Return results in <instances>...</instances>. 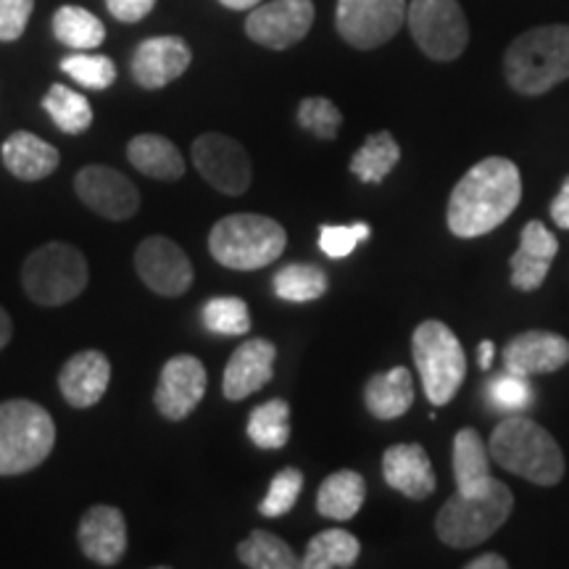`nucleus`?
<instances>
[{"instance_id":"24","label":"nucleus","mask_w":569,"mask_h":569,"mask_svg":"<svg viewBox=\"0 0 569 569\" xmlns=\"http://www.w3.org/2000/svg\"><path fill=\"white\" fill-rule=\"evenodd\" d=\"M365 403L369 415L377 419L403 417L415 403V377L407 367H393L388 372L369 377Z\"/></svg>"},{"instance_id":"27","label":"nucleus","mask_w":569,"mask_h":569,"mask_svg":"<svg viewBox=\"0 0 569 569\" xmlns=\"http://www.w3.org/2000/svg\"><path fill=\"white\" fill-rule=\"evenodd\" d=\"M453 480L457 490H472L490 478V451L478 430L465 427L453 438Z\"/></svg>"},{"instance_id":"25","label":"nucleus","mask_w":569,"mask_h":569,"mask_svg":"<svg viewBox=\"0 0 569 569\" xmlns=\"http://www.w3.org/2000/svg\"><path fill=\"white\" fill-rule=\"evenodd\" d=\"M127 159L140 174L153 177V180H167L174 182L184 174V159L177 151L172 140H167L163 134H138L127 146Z\"/></svg>"},{"instance_id":"34","label":"nucleus","mask_w":569,"mask_h":569,"mask_svg":"<svg viewBox=\"0 0 569 569\" xmlns=\"http://www.w3.org/2000/svg\"><path fill=\"white\" fill-rule=\"evenodd\" d=\"M272 284L280 301L309 303L327 293V274L315 264H288L274 274Z\"/></svg>"},{"instance_id":"13","label":"nucleus","mask_w":569,"mask_h":569,"mask_svg":"<svg viewBox=\"0 0 569 569\" xmlns=\"http://www.w3.org/2000/svg\"><path fill=\"white\" fill-rule=\"evenodd\" d=\"M134 269L146 288L163 298L188 293V288L193 284V264H190L188 253L163 234H151L142 240L134 251Z\"/></svg>"},{"instance_id":"42","label":"nucleus","mask_w":569,"mask_h":569,"mask_svg":"<svg viewBox=\"0 0 569 569\" xmlns=\"http://www.w3.org/2000/svg\"><path fill=\"white\" fill-rule=\"evenodd\" d=\"M111 17L124 21V24H134V21L146 19L153 11L156 0H106Z\"/></svg>"},{"instance_id":"44","label":"nucleus","mask_w":569,"mask_h":569,"mask_svg":"<svg viewBox=\"0 0 569 569\" xmlns=\"http://www.w3.org/2000/svg\"><path fill=\"white\" fill-rule=\"evenodd\" d=\"M467 569H509V561L498 553H482V557L469 561Z\"/></svg>"},{"instance_id":"21","label":"nucleus","mask_w":569,"mask_h":569,"mask_svg":"<svg viewBox=\"0 0 569 569\" xmlns=\"http://www.w3.org/2000/svg\"><path fill=\"white\" fill-rule=\"evenodd\" d=\"M84 557L101 567H113L127 551V522L117 507H92L84 511L77 530Z\"/></svg>"},{"instance_id":"10","label":"nucleus","mask_w":569,"mask_h":569,"mask_svg":"<svg viewBox=\"0 0 569 569\" xmlns=\"http://www.w3.org/2000/svg\"><path fill=\"white\" fill-rule=\"evenodd\" d=\"M407 21V0H338L336 27L359 51L386 46Z\"/></svg>"},{"instance_id":"36","label":"nucleus","mask_w":569,"mask_h":569,"mask_svg":"<svg viewBox=\"0 0 569 569\" xmlns=\"http://www.w3.org/2000/svg\"><path fill=\"white\" fill-rule=\"evenodd\" d=\"M486 398L496 411H503V415H519V411L532 407V398H536V393H532L530 377L503 372L488 382Z\"/></svg>"},{"instance_id":"32","label":"nucleus","mask_w":569,"mask_h":569,"mask_svg":"<svg viewBox=\"0 0 569 569\" xmlns=\"http://www.w3.org/2000/svg\"><path fill=\"white\" fill-rule=\"evenodd\" d=\"M238 559L251 569H296L301 559L280 536L267 530H253L243 543L238 546Z\"/></svg>"},{"instance_id":"40","label":"nucleus","mask_w":569,"mask_h":569,"mask_svg":"<svg viewBox=\"0 0 569 569\" xmlns=\"http://www.w3.org/2000/svg\"><path fill=\"white\" fill-rule=\"evenodd\" d=\"M372 234L367 222H353V224H325L319 230V248L330 259H346L356 251V246L365 243Z\"/></svg>"},{"instance_id":"30","label":"nucleus","mask_w":569,"mask_h":569,"mask_svg":"<svg viewBox=\"0 0 569 569\" xmlns=\"http://www.w3.org/2000/svg\"><path fill=\"white\" fill-rule=\"evenodd\" d=\"M401 161V146L390 132L369 134L365 146L353 153L351 172L361 182H382Z\"/></svg>"},{"instance_id":"23","label":"nucleus","mask_w":569,"mask_h":569,"mask_svg":"<svg viewBox=\"0 0 569 569\" xmlns=\"http://www.w3.org/2000/svg\"><path fill=\"white\" fill-rule=\"evenodd\" d=\"M3 163L6 169L17 177V180H24V182H38V180H46L48 174L56 172V167H59L61 156L51 142H46L38 134L27 132V130H19L6 138L3 142Z\"/></svg>"},{"instance_id":"22","label":"nucleus","mask_w":569,"mask_h":569,"mask_svg":"<svg viewBox=\"0 0 569 569\" xmlns=\"http://www.w3.org/2000/svg\"><path fill=\"white\" fill-rule=\"evenodd\" d=\"M382 478L390 488L415 501L432 496L438 486L432 461L419 443L390 446L382 457Z\"/></svg>"},{"instance_id":"5","label":"nucleus","mask_w":569,"mask_h":569,"mask_svg":"<svg viewBox=\"0 0 569 569\" xmlns=\"http://www.w3.org/2000/svg\"><path fill=\"white\" fill-rule=\"evenodd\" d=\"M288 246V232L272 217L261 213H230L209 234V251L219 264L238 272H251L280 259Z\"/></svg>"},{"instance_id":"4","label":"nucleus","mask_w":569,"mask_h":569,"mask_svg":"<svg viewBox=\"0 0 569 569\" xmlns=\"http://www.w3.org/2000/svg\"><path fill=\"white\" fill-rule=\"evenodd\" d=\"M515 509V496L507 482L493 475L472 490H457L436 517V532L451 549L467 551L480 546L507 522Z\"/></svg>"},{"instance_id":"2","label":"nucleus","mask_w":569,"mask_h":569,"mask_svg":"<svg viewBox=\"0 0 569 569\" xmlns=\"http://www.w3.org/2000/svg\"><path fill=\"white\" fill-rule=\"evenodd\" d=\"M488 451L498 467L543 488L557 486L567 472L565 453L551 432L522 415H507L496 425Z\"/></svg>"},{"instance_id":"14","label":"nucleus","mask_w":569,"mask_h":569,"mask_svg":"<svg viewBox=\"0 0 569 569\" xmlns=\"http://www.w3.org/2000/svg\"><path fill=\"white\" fill-rule=\"evenodd\" d=\"M74 193L88 209L101 213L103 219H111V222H127L140 209L138 188L122 172L101 167V163H90L77 172Z\"/></svg>"},{"instance_id":"37","label":"nucleus","mask_w":569,"mask_h":569,"mask_svg":"<svg viewBox=\"0 0 569 569\" xmlns=\"http://www.w3.org/2000/svg\"><path fill=\"white\" fill-rule=\"evenodd\" d=\"M61 71L88 90H106L117 80V67L106 56L71 53L61 61Z\"/></svg>"},{"instance_id":"9","label":"nucleus","mask_w":569,"mask_h":569,"mask_svg":"<svg viewBox=\"0 0 569 569\" xmlns=\"http://www.w3.org/2000/svg\"><path fill=\"white\" fill-rule=\"evenodd\" d=\"M407 24L419 51L432 61L459 59L469 42V24L459 0H411Z\"/></svg>"},{"instance_id":"19","label":"nucleus","mask_w":569,"mask_h":569,"mask_svg":"<svg viewBox=\"0 0 569 569\" xmlns=\"http://www.w3.org/2000/svg\"><path fill=\"white\" fill-rule=\"evenodd\" d=\"M559 253V240L549 227L532 219L522 227L519 248L511 256V284L522 293L538 290L551 272V261Z\"/></svg>"},{"instance_id":"3","label":"nucleus","mask_w":569,"mask_h":569,"mask_svg":"<svg viewBox=\"0 0 569 569\" xmlns=\"http://www.w3.org/2000/svg\"><path fill=\"white\" fill-rule=\"evenodd\" d=\"M503 74L519 96H543L569 80V24H543L522 32L507 48Z\"/></svg>"},{"instance_id":"26","label":"nucleus","mask_w":569,"mask_h":569,"mask_svg":"<svg viewBox=\"0 0 569 569\" xmlns=\"http://www.w3.org/2000/svg\"><path fill=\"white\" fill-rule=\"evenodd\" d=\"M367 498V482L359 472L353 469H340L332 472L317 493V511L327 519H336V522H346L359 515L365 507Z\"/></svg>"},{"instance_id":"15","label":"nucleus","mask_w":569,"mask_h":569,"mask_svg":"<svg viewBox=\"0 0 569 569\" xmlns=\"http://www.w3.org/2000/svg\"><path fill=\"white\" fill-rule=\"evenodd\" d=\"M206 393V367L201 359L190 353L172 356L161 367L159 386H156V409L161 417L180 422L188 415H193L198 403L203 401Z\"/></svg>"},{"instance_id":"17","label":"nucleus","mask_w":569,"mask_h":569,"mask_svg":"<svg viewBox=\"0 0 569 569\" xmlns=\"http://www.w3.org/2000/svg\"><path fill=\"white\" fill-rule=\"evenodd\" d=\"M277 348L264 338H251L234 348L224 367L222 393L227 401H243V398L259 393L274 375Z\"/></svg>"},{"instance_id":"46","label":"nucleus","mask_w":569,"mask_h":569,"mask_svg":"<svg viewBox=\"0 0 569 569\" xmlns=\"http://www.w3.org/2000/svg\"><path fill=\"white\" fill-rule=\"evenodd\" d=\"M493 351H496V346L490 343V340H482L480 351H478V359H480V367H482V369L493 367Z\"/></svg>"},{"instance_id":"43","label":"nucleus","mask_w":569,"mask_h":569,"mask_svg":"<svg viewBox=\"0 0 569 569\" xmlns=\"http://www.w3.org/2000/svg\"><path fill=\"white\" fill-rule=\"evenodd\" d=\"M551 219L559 230H569V177L565 180V184H561L557 198H553Z\"/></svg>"},{"instance_id":"20","label":"nucleus","mask_w":569,"mask_h":569,"mask_svg":"<svg viewBox=\"0 0 569 569\" xmlns=\"http://www.w3.org/2000/svg\"><path fill=\"white\" fill-rule=\"evenodd\" d=\"M111 380V361L109 356L88 348V351L74 353L63 365L59 375L61 396L67 398L69 407L90 409L106 396Z\"/></svg>"},{"instance_id":"33","label":"nucleus","mask_w":569,"mask_h":569,"mask_svg":"<svg viewBox=\"0 0 569 569\" xmlns=\"http://www.w3.org/2000/svg\"><path fill=\"white\" fill-rule=\"evenodd\" d=\"M42 109L53 119V124L67 134H82L92 124L90 101L82 92L67 88V84H53L48 96L42 98Z\"/></svg>"},{"instance_id":"41","label":"nucleus","mask_w":569,"mask_h":569,"mask_svg":"<svg viewBox=\"0 0 569 569\" xmlns=\"http://www.w3.org/2000/svg\"><path fill=\"white\" fill-rule=\"evenodd\" d=\"M34 0H0V42H13L30 24Z\"/></svg>"},{"instance_id":"45","label":"nucleus","mask_w":569,"mask_h":569,"mask_svg":"<svg viewBox=\"0 0 569 569\" xmlns=\"http://www.w3.org/2000/svg\"><path fill=\"white\" fill-rule=\"evenodd\" d=\"M11 336H13V322H11L9 311H6L3 306H0V351H3V348L9 346Z\"/></svg>"},{"instance_id":"31","label":"nucleus","mask_w":569,"mask_h":569,"mask_svg":"<svg viewBox=\"0 0 569 569\" xmlns=\"http://www.w3.org/2000/svg\"><path fill=\"white\" fill-rule=\"evenodd\" d=\"M248 438L261 451H277L290 440V407L284 398L261 403L248 417Z\"/></svg>"},{"instance_id":"6","label":"nucleus","mask_w":569,"mask_h":569,"mask_svg":"<svg viewBox=\"0 0 569 569\" xmlns=\"http://www.w3.org/2000/svg\"><path fill=\"white\" fill-rule=\"evenodd\" d=\"M56 425L40 403L27 398L0 403V475H24L51 457Z\"/></svg>"},{"instance_id":"39","label":"nucleus","mask_w":569,"mask_h":569,"mask_svg":"<svg viewBox=\"0 0 569 569\" xmlns=\"http://www.w3.org/2000/svg\"><path fill=\"white\" fill-rule=\"evenodd\" d=\"M298 124L319 140H332L338 138L340 127H343V113L327 98L311 96L303 98L301 106H298Z\"/></svg>"},{"instance_id":"18","label":"nucleus","mask_w":569,"mask_h":569,"mask_svg":"<svg viewBox=\"0 0 569 569\" xmlns=\"http://www.w3.org/2000/svg\"><path fill=\"white\" fill-rule=\"evenodd\" d=\"M569 365V340L549 330H528L511 338L503 351V369L507 372L532 377L546 372H559Z\"/></svg>"},{"instance_id":"35","label":"nucleus","mask_w":569,"mask_h":569,"mask_svg":"<svg viewBox=\"0 0 569 569\" xmlns=\"http://www.w3.org/2000/svg\"><path fill=\"white\" fill-rule=\"evenodd\" d=\"M203 325L206 330L217 332V336H246L251 330V315L243 298L234 296H217L203 303Z\"/></svg>"},{"instance_id":"11","label":"nucleus","mask_w":569,"mask_h":569,"mask_svg":"<svg viewBox=\"0 0 569 569\" xmlns=\"http://www.w3.org/2000/svg\"><path fill=\"white\" fill-rule=\"evenodd\" d=\"M193 163L198 174L224 196H243L251 188V156L234 138L206 132L193 142Z\"/></svg>"},{"instance_id":"8","label":"nucleus","mask_w":569,"mask_h":569,"mask_svg":"<svg viewBox=\"0 0 569 569\" xmlns=\"http://www.w3.org/2000/svg\"><path fill=\"white\" fill-rule=\"evenodd\" d=\"M21 284L38 306H63L88 288V261L74 246L53 240L27 256Z\"/></svg>"},{"instance_id":"28","label":"nucleus","mask_w":569,"mask_h":569,"mask_svg":"<svg viewBox=\"0 0 569 569\" xmlns=\"http://www.w3.org/2000/svg\"><path fill=\"white\" fill-rule=\"evenodd\" d=\"M361 553V543L348 530H325L309 540L301 559L303 569H348L356 565Z\"/></svg>"},{"instance_id":"29","label":"nucleus","mask_w":569,"mask_h":569,"mask_svg":"<svg viewBox=\"0 0 569 569\" xmlns=\"http://www.w3.org/2000/svg\"><path fill=\"white\" fill-rule=\"evenodd\" d=\"M53 34L67 48L74 51H92V48L103 46L106 27L96 13L80 9V6H61L53 13Z\"/></svg>"},{"instance_id":"47","label":"nucleus","mask_w":569,"mask_h":569,"mask_svg":"<svg viewBox=\"0 0 569 569\" xmlns=\"http://www.w3.org/2000/svg\"><path fill=\"white\" fill-rule=\"evenodd\" d=\"M219 3L227 6V9H232V11H251L253 6L261 3V0H219Z\"/></svg>"},{"instance_id":"12","label":"nucleus","mask_w":569,"mask_h":569,"mask_svg":"<svg viewBox=\"0 0 569 569\" xmlns=\"http://www.w3.org/2000/svg\"><path fill=\"white\" fill-rule=\"evenodd\" d=\"M315 24V3L311 0H272L253 6L246 19V34L259 46L284 51L309 34Z\"/></svg>"},{"instance_id":"16","label":"nucleus","mask_w":569,"mask_h":569,"mask_svg":"<svg viewBox=\"0 0 569 569\" xmlns=\"http://www.w3.org/2000/svg\"><path fill=\"white\" fill-rule=\"evenodd\" d=\"M190 61H193V51L182 38H174V34L148 38L132 56V77L140 88L159 90L182 77Z\"/></svg>"},{"instance_id":"38","label":"nucleus","mask_w":569,"mask_h":569,"mask_svg":"<svg viewBox=\"0 0 569 569\" xmlns=\"http://www.w3.org/2000/svg\"><path fill=\"white\" fill-rule=\"evenodd\" d=\"M303 490V475L301 469L296 467H284L274 475L272 482H269L267 496L261 498L259 511L261 517H284L288 511H293L298 496Z\"/></svg>"},{"instance_id":"7","label":"nucleus","mask_w":569,"mask_h":569,"mask_svg":"<svg viewBox=\"0 0 569 569\" xmlns=\"http://www.w3.org/2000/svg\"><path fill=\"white\" fill-rule=\"evenodd\" d=\"M411 356L422 380V390L432 407H446L459 393L467 377V356L453 330L438 319L417 325L411 338Z\"/></svg>"},{"instance_id":"1","label":"nucleus","mask_w":569,"mask_h":569,"mask_svg":"<svg viewBox=\"0 0 569 569\" xmlns=\"http://www.w3.org/2000/svg\"><path fill=\"white\" fill-rule=\"evenodd\" d=\"M522 201V177L515 161L488 156L475 163L453 188L448 201V230L457 238H480L493 232Z\"/></svg>"}]
</instances>
